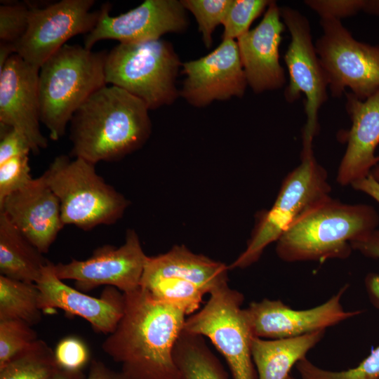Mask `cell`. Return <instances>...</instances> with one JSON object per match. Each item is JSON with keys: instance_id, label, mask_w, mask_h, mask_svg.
Segmentation results:
<instances>
[{"instance_id": "1", "label": "cell", "mask_w": 379, "mask_h": 379, "mask_svg": "<svg viewBox=\"0 0 379 379\" xmlns=\"http://www.w3.org/2000/svg\"><path fill=\"white\" fill-rule=\"evenodd\" d=\"M124 295L123 315L103 352L127 379H180L173 352L186 314L140 286Z\"/></svg>"}, {"instance_id": "2", "label": "cell", "mask_w": 379, "mask_h": 379, "mask_svg": "<svg viewBox=\"0 0 379 379\" xmlns=\"http://www.w3.org/2000/svg\"><path fill=\"white\" fill-rule=\"evenodd\" d=\"M149 109L139 98L111 85L102 87L74 114L71 154L93 164L113 161L138 149L149 138Z\"/></svg>"}, {"instance_id": "3", "label": "cell", "mask_w": 379, "mask_h": 379, "mask_svg": "<svg viewBox=\"0 0 379 379\" xmlns=\"http://www.w3.org/2000/svg\"><path fill=\"white\" fill-rule=\"evenodd\" d=\"M371 205L350 204L329 196L300 215L278 239L276 253L287 262L346 259L350 243L378 229Z\"/></svg>"}, {"instance_id": "4", "label": "cell", "mask_w": 379, "mask_h": 379, "mask_svg": "<svg viewBox=\"0 0 379 379\" xmlns=\"http://www.w3.org/2000/svg\"><path fill=\"white\" fill-rule=\"evenodd\" d=\"M105 51L94 52L65 44L40 67L39 94L41 122L50 138L65 133L74 114L95 91L107 85Z\"/></svg>"}, {"instance_id": "5", "label": "cell", "mask_w": 379, "mask_h": 379, "mask_svg": "<svg viewBox=\"0 0 379 379\" xmlns=\"http://www.w3.org/2000/svg\"><path fill=\"white\" fill-rule=\"evenodd\" d=\"M95 165L82 158L59 155L44 173L60 201L64 225L88 231L114 224L128 207V201L96 173Z\"/></svg>"}, {"instance_id": "6", "label": "cell", "mask_w": 379, "mask_h": 379, "mask_svg": "<svg viewBox=\"0 0 379 379\" xmlns=\"http://www.w3.org/2000/svg\"><path fill=\"white\" fill-rule=\"evenodd\" d=\"M312 142L302 138L300 164L284 179L270 209L258 216L246 249L230 269L246 268L257 262L266 247L277 241L300 215L331 196L327 171L317 161Z\"/></svg>"}, {"instance_id": "7", "label": "cell", "mask_w": 379, "mask_h": 379, "mask_svg": "<svg viewBox=\"0 0 379 379\" xmlns=\"http://www.w3.org/2000/svg\"><path fill=\"white\" fill-rule=\"evenodd\" d=\"M181 62L172 44L159 39L119 43L107 53V84L118 86L142 100L149 109L173 104Z\"/></svg>"}, {"instance_id": "8", "label": "cell", "mask_w": 379, "mask_h": 379, "mask_svg": "<svg viewBox=\"0 0 379 379\" xmlns=\"http://www.w3.org/2000/svg\"><path fill=\"white\" fill-rule=\"evenodd\" d=\"M206 305L186 319L183 330L208 338L225 358L233 379H258L244 295L228 283L213 290Z\"/></svg>"}, {"instance_id": "9", "label": "cell", "mask_w": 379, "mask_h": 379, "mask_svg": "<svg viewBox=\"0 0 379 379\" xmlns=\"http://www.w3.org/2000/svg\"><path fill=\"white\" fill-rule=\"evenodd\" d=\"M315 48L334 97L347 88L361 100L379 89V46L355 39L340 20L321 18Z\"/></svg>"}, {"instance_id": "10", "label": "cell", "mask_w": 379, "mask_h": 379, "mask_svg": "<svg viewBox=\"0 0 379 379\" xmlns=\"http://www.w3.org/2000/svg\"><path fill=\"white\" fill-rule=\"evenodd\" d=\"M280 14L291 35L284 55L289 77L284 97L287 102H293L301 93L305 95L307 121L302 129V138L313 140L319 131V110L328 99V81L312 43L307 18L288 6L280 8Z\"/></svg>"}, {"instance_id": "11", "label": "cell", "mask_w": 379, "mask_h": 379, "mask_svg": "<svg viewBox=\"0 0 379 379\" xmlns=\"http://www.w3.org/2000/svg\"><path fill=\"white\" fill-rule=\"evenodd\" d=\"M93 0H62L39 8L30 4L28 27L15 45V53L40 69L72 37L88 34L95 27L100 9L91 11Z\"/></svg>"}, {"instance_id": "12", "label": "cell", "mask_w": 379, "mask_h": 379, "mask_svg": "<svg viewBox=\"0 0 379 379\" xmlns=\"http://www.w3.org/2000/svg\"><path fill=\"white\" fill-rule=\"evenodd\" d=\"M147 257L136 232L128 230L125 242L119 247L104 245L86 260L72 259L54 264L53 267L60 279L74 281L82 292L106 286L126 293L140 287Z\"/></svg>"}, {"instance_id": "13", "label": "cell", "mask_w": 379, "mask_h": 379, "mask_svg": "<svg viewBox=\"0 0 379 379\" xmlns=\"http://www.w3.org/2000/svg\"><path fill=\"white\" fill-rule=\"evenodd\" d=\"M345 285L324 303L307 310H294L279 300L265 298L244 309L253 336L275 340L296 338L325 331L361 313L347 311L341 304Z\"/></svg>"}, {"instance_id": "14", "label": "cell", "mask_w": 379, "mask_h": 379, "mask_svg": "<svg viewBox=\"0 0 379 379\" xmlns=\"http://www.w3.org/2000/svg\"><path fill=\"white\" fill-rule=\"evenodd\" d=\"M109 11L108 4L101 7L95 27L85 36L86 48L91 50L104 39L124 44L156 40L166 33L182 32L188 26L185 8L177 0H145L117 16L110 15Z\"/></svg>"}, {"instance_id": "15", "label": "cell", "mask_w": 379, "mask_h": 379, "mask_svg": "<svg viewBox=\"0 0 379 379\" xmlns=\"http://www.w3.org/2000/svg\"><path fill=\"white\" fill-rule=\"evenodd\" d=\"M182 65L186 77L180 95L194 107L244 95L248 83L234 39L222 40L209 54Z\"/></svg>"}, {"instance_id": "16", "label": "cell", "mask_w": 379, "mask_h": 379, "mask_svg": "<svg viewBox=\"0 0 379 379\" xmlns=\"http://www.w3.org/2000/svg\"><path fill=\"white\" fill-rule=\"evenodd\" d=\"M39 69L13 54L0 69V126L18 129L29 139L32 152L48 146L40 130Z\"/></svg>"}, {"instance_id": "17", "label": "cell", "mask_w": 379, "mask_h": 379, "mask_svg": "<svg viewBox=\"0 0 379 379\" xmlns=\"http://www.w3.org/2000/svg\"><path fill=\"white\" fill-rule=\"evenodd\" d=\"M48 261L35 284L39 291V306L43 314L56 309L86 320L94 331L109 335L116 328L124 310V295L117 288L106 286L99 298L74 288L60 279Z\"/></svg>"}, {"instance_id": "18", "label": "cell", "mask_w": 379, "mask_h": 379, "mask_svg": "<svg viewBox=\"0 0 379 379\" xmlns=\"http://www.w3.org/2000/svg\"><path fill=\"white\" fill-rule=\"evenodd\" d=\"M0 212L43 254L65 226L60 201L43 175L6 197Z\"/></svg>"}, {"instance_id": "19", "label": "cell", "mask_w": 379, "mask_h": 379, "mask_svg": "<svg viewBox=\"0 0 379 379\" xmlns=\"http://www.w3.org/2000/svg\"><path fill=\"white\" fill-rule=\"evenodd\" d=\"M280 8L271 1L260 23L237 39L248 85L255 93L277 90L286 84L279 62V46L285 29Z\"/></svg>"}, {"instance_id": "20", "label": "cell", "mask_w": 379, "mask_h": 379, "mask_svg": "<svg viewBox=\"0 0 379 379\" xmlns=\"http://www.w3.org/2000/svg\"><path fill=\"white\" fill-rule=\"evenodd\" d=\"M346 109L351 128L340 138L347 147L340 161L336 180L343 186L352 185L368 177L379 164L375 149L379 145V89L364 100L352 93H345Z\"/></svg>"}, {"instance_id": "21", "label": "cell", "mask_w": 379, "mask_h": 379, "mask_svg": "<svg viewBox=\"0 0 379 379\" xmlns=\"http://www.w3.org/2000/svg\"><path fill=\"white\" fill-rule=\"evenodd\" d=\"M229 267L224 263L195 254L185 246H175L168 252L147 256L140 286L166 279L190 281L206 294L228 283Z\"/></svg>"}, {"instance_id": "22", "label": "cell", "mask_w": 379, "mask_h": 379, "mask_svg": "<svg viewBox=\"0 0 379 379\" xmlns=\"http://www.w3.org/2000/svg\"><path fill=\"white\" fill-rule=\"evenodd\" d=\"M325 331L296 338L269 340L253 336L251 354L258 379H286L294 365L322 339Z\"/></svg>"}, {"instance_id": "23", "label": "cell", "mask_w": 379, "mask_h": 379, "mask_svg": "<svg viewBox=\"0 0 379 379\" xmlns=\"http://www.w3.org/2000/svg\"><path fill=\"white\" fill-rule=\"evenodd\" d=\"M48 261L0 212V274L36 284Z\"/></svg>"}, {"instance_id": "24", "label": "cell", "mask_w": 379, "mask_h": 379, "mask_svg": "<svg viewBox=\"0 0 379 379\" xmlns=\"http://www.w3.org/2000/svg\"><path fill=\"white\" fill-rule=\"evenodd\" d=\"M173 355L180 379H228L221 363L201 335L183 330Z\"/></svg>"}, {"instance_id": "25", "label": "cell", "mask_w": 379, "mask_h": 379, "mask_svg": "<svg viewBox=\"0 0 379 379\" xmlns=\"http://www.w3.org/2000/svg\"><path fill=\"white\" fill-rule=\"evenodd\" d=\"M39 291L35 284L0 274V321L20 319L32 326L41 320Z\"/></svg>"}, {"instance_id": "26", "label": "cell", "mask_w": 379, "mask_h": 379, "mask_svg": "<svg viewBox=\"0 0 379 379\" xmlns=\"http://www.w3.org/2000/svg\"><path fill=\"white\" fill-rule=\"evenodd\" d=\"M60 369L54 350L38 339L0 367V379H52Z\"/></svg>"}, {"instance_id": "27", "label": "cell", "mask_w": 379, "mask_h": 379, "mask_svg": "<svg viewBox=\"0 0 379 379\" xmlns=\"http://www.w3.org/2000/svg\"><path fill=\"white\" fill-rule=\"evenodd\" d=\"M140 287L157 299L182 310L186 315L198 311L206 294L193 283L178 279H161Z\"/></svg>"}, {"instance_id": "28", "label": "cell", "mask_w": 379, "mask_h": 379, "mask_svg": "<svg viewBox=\"0 0 379 379\" xmlns=\"http://www.w3.org/2000/svg\"><path fill=\"white\" fill-rule=\"evenodd\" d=\"M301 379H379V346L357 366L333 371L321 368L306 357L296 364Z\"/></svg>"}, {"instance_id": "29", "label": "cell", "mask_w": 379, "mask_h": 379, "mask_svg": "<svg viewBox=\"0 0 379 379\" xmlns=\"http://www.w3.org/2000/svg\"><path fill=\"white\" fill-rule=\"evenodd\" d=\"M268 0H232L222 22V40L235 39L249 31L252 22L268 7Z\"/></svg>"}, {"instance_id": "30", "label": "cell", "mask_w": 379, "mask_h": 379, "mask_svg": "<svg viewBox=\"0 0 379 379\" xmlns=\"http://www.w3.org/2000/svg\"><path fill=\"white\" fill-rule=\"evenodd\" d=\"M183 7L195 17L207 48L213 44V33L222 24L232 0H181Z\"/></svg>"}, {"instance_id": "31", "label": "cell", "mask_w": 379, "mask_h": 379, "mask_svg": "<svg viewBox=\"0 0 379 379\" xmlns=\"http://www.w3.org/2000/svg\"><path fill=\"white\" fill-rule=\"evenodd\" d=\"M38 339L32 326L22 320L0 321V367Z\"/></svg>"}, {"instance_id": "32", "label": "cell", "mask_w": 379, "mask_h": 379, "mask_svg": "<svg viewBox=\"0 0 379 379\" xmlns=\"http://www.w3.org/2000/svg\"><path fill=\"white\" fill-rule=\"evenodd\" d=\"M30 4L4 3L0 6V42L15 46L28 27Z\"/></svg>"}, {"instance_id": "33", "label": "cell", "mask_w": 379, "mask_h": 379, "mask_svg": "<svg viewBox=\"0 0 379 379\" xmlns=\"http://www.w3.org/2000/svg\"><path fill=\"white\" fill-rule=\"evenodd\" d=\"M30 173L28 154L14 157L0 164V204L33 180Z\"/></svg>"}, {"instance_id": "34", "label": "cell", "mask_w": 379, "mask_h": 379, "mask_svg": "<svg viewBox=\"0 0 379 379\" xmlns=\"http://www.w3.org/2000/svg\"><path fill=\"white\" fill-rule=\"evenodd\" d=\"M54 354L60 368L69 371H82L90 359L86 343L74 335L62 338L55 346Z\"/></svg>"}, {"instance_id": "35", "label": "cell", "mask_w": 379, "mask_h": 379, "mask_svg": "<svg viewBox=\"0 0 379 379\" xmlns=\"http://www.w3.org/2000/svg\"><path fill=\"white\" fill-rule=\"evenodd\" d=\"M354 251L364 255L379 260V230L350 243ZM366 290L371 303L379 310V274L369 273L364 280Z\"/></svg>"}, {"instance_id": "36", "label": "cell", "mask_w": 379, "mask_h": 379, "mask_svg": "<svg viewBox=\"0 0 379 379\" xmlns=\"http://www.w3.org/2000/svg\"><path fill=\"white\" fill-rule=\"evenodd\" d=\"M364 0H308L305 4L314 11L321 18H334L352 16L364 9Z\"/></svg>"}, {"instance_id": "37", "label": "cell", "mask_w": 379, "mask_h": 379, "mask_svg": "<svg viewBox=\"0 0 379 379\" xmlns=\"http://www.w3.org/2000/svg\"><path fill=\"white\" fill-rule=\"evenodd\" d=\"M0 126V164L32 152L31 143L22 132L15 128Z\"/></svg>"}, {"instance_id": "38", "label": "cell", "mask_w": 379, "mask_h": 379, "mask_svg": "<svg viewBox=\"0 0 379 379\" xmlns=\"http://www.w3.org/2000/svg\"><path fill=\"white\" fill-rule=\"evenodd\" d=\"M86 379H127L121 371H115L100 360L93 359L90 362Z\"/></svg>"}, {"instance_id": "39", "label": "cell", "mask_w": 379, "mask_h": 379, "mask_svg": "<svg viewBox=\"0 0 379 379\" xmlns=\"http://www.w3.org/2000/svg\"><path fill=\"white\" fill-rule=\"evenodd\" d=\"M351 187L367 194L379 204V183L371 174L366 178L355 182Z\"/></svg>"}, {"instance_id": "40", "label": "cell", "mask_w": 379, "mask_h": 379, "mask_svg": "<svg viewBox=\"0 0 379 379\" xmlns=\"http://www.w3.org/2000/svg\"><path fill=\"white\" fill-rule=\"evenodd\" d=\"M83 371H69L60 369L52 379H86Z\"/></svg>"}, {"instance_id": "41", "label": "cell", "mask_w": 379, "mask_h": 379, "mask_svg": "<svg viewBox=\"0 0 379 379\" xmlns=\"http://www.w3.org/2000/svg\"><path fill=\"white\" fill-rule=\"evenodd\" d=\"M364 11L379 15V0L366 1Z\"/></svg>"}, {"instance_id": "42", "label": "cell", "mask_w": 379, "mask_h": 379, "mask_svg": "<svg viewBox=\"0 0 379 379\" xmlns=\"http://www.w3.org/2000/svg\"><path fill=\"white\" fill-rule=\"evenodd\" d=\"M371 175L379 183V164L373 168L371 172Z\"/></svg>"}, {"instance_id": "43", "label": "cell", "mask_w": 379, "mask_h": 379, "mask_svg": "<svg viewBox=\"0 0 379 379\" xmlns=\"http://www.w3.org/2000/svg\"><path fill=\"white\" fill-rule=\"evenodd\" d=\"M286 379H295V378L289 375Z\"/></svg>"}]
</instances>
